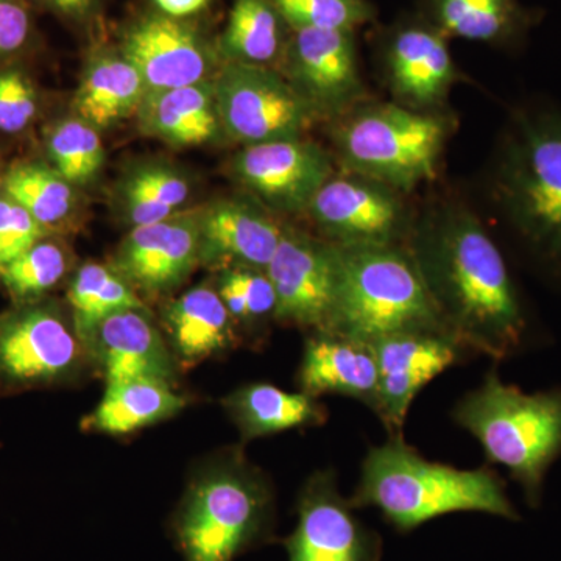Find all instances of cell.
Here are the masks:
<instances>
[{
  "mask_svg": "<svg viewBox=\"0 0 561 561\" xmlns=\"http://www.w3.org/2000/svg\"><path fill=\"white\" fill-rule=\"evenodd\" d=\"M41 2L62 16L83 18L90 13L98 0H41Z\"/></svg>",
  "mask_w": 561,
  "mask_h": 561,
  "instance_id": "cell-40",
  "label": "cell"
},
{
  "mask_svg": "<svg viewBox=\"0 0 561 561\" xmlns=\"http://www.w3.org/2000/svg\"><path fill=\"white\" fill-rule=\"evenodd\" d=\"M420 13L448 38L505 50L522 49L542 14L522 0H423Z\"/></svg>",
  "mask_w": 561,
  "mask_h": 561,
  "instance_id": "cell-23",
  "label": "cell"
},
{
  "mask_svg": "<svg viewBox=\"0 0 561 561\" xmlns=\"http://www.w3.org/2000/svg\"><path fill=\"white\" fill-rule=\"evenodd\" d=\"M284 25L287 22L273 0H234L221 38V54L227 61L273 68L289 41L284 39Z\"/></svg>",
  "mask_w": 561,
  "mask_h": 561,
  "instance_id": "cell-28",
  "label": "cell"
},
{
  "mask_svg": "<svg viewBox=\"0 0 561 561\" xmlns=\"http://www.w3.org/2000/svg\"><path fill=\"white\" fill-rule=\"evenodd\" d=\"M337 249V290L328 332L367 343L401 332L453 337L405 245Z\"/></svg>",
  "mask_w": 561,
  "mask_h": 561,
  "instance_id": "cell-7",
  "label": "cell"
},
{
  "mask_svg": "<svg viewBox=\"0 0 561 561\" xmlns=\"http://www.w3.org/2000/svg\"><path fill=\"white\" fill-rule=\"evenodd\" d=\"M216 290L236 324L250 327L275 320L276 295L265 271L224 268L217 278Z\"/></svg>",
  "mask_w": 561,
  "mask_h": 561,
  "instance_id": "cell-35",
  "label": "cell"
},
{
  "mask_svg": "<svg viewBox=\"0 0 561 561\" xmlns=\"http://www.w3.org/2000/svg\"><path fill=\"white\" fill-rule=\"evenodd\" d=\"M348 500L356 511L376 508L400 534L460 512L522 519L496 471L489 467L459 470L424 459L402 435L370 448Z\"/></svg>",
  "mask_w": 561,
  "mask_h": 561,
  "instance_id": "cell-3",
  "label": "cell"
},
{
  "mask_svg": "<svg viewBox=\"0 0 561 561\" xmlns=\"http://www.w3.org/2000/svg\"><path fill=\"white\" fill-rule=\"evenodd\" d=\"M38 114V94L20 69L0 70V131H24Z\"/></svg>",
  "mask_w": 561,
  "mask_h": 561,
  "instance_id": "cell-36",
  "label": "cell"
},
{
  "mask_svg": "<svg viewBox=\"0 0 561 561\" xmlns=\"http://www.w3.org/2000/svg\"><path fill=\"white\" fill-rule=\"evenodd\" d=\"M50 168L72 186L90 184L105 162V149L98 128L72 117L58 122L47 135Z\"/></svg>",
  "mask_w": 561,
  "mask_h": 561,
  "instance_id": "cell-32",
  "label": "cell"
},
{
  "mask_svg": "<svg viewBox=\"0 0 561 561\" xmlns=\"http://www.w3.org/2000/svg\"><path fill=\"white\" fill-rule=\"evenodd\" d=\"M92 368L105 383L157 379L176 386L180 365L147 308L125 309L81 332Z\"/></svg>",
  "mask_w": 561,
  "mask_h": 561,
  "instance_id": "cell-17",
  "label": "cell"
},
{
  "mask_svg": "<svg viewBox=\"0 0 561 561\" xmlns=\"http://www.w3.org/2000/svg\"><path fill=\"white\" fill-rule=\"evenodd\" d=\"M306 213L321 239L342 249L404 247L415 219L401 192L345 171L321 186Z\"/></svg>",
  "mask_w": 561,
  "mask_h": 561,
  "instance_id": "cell-10",
  "label": "cell"
},
{
  "mask_svg": "<svg viewBox=\"0 0 561 561\" xmlns=\"http://www.w3.org/2000/svg\"><path fill=\"white\" fill-rule=\"evenodd\" d=\"M378 362L376 415L390 437L402 435L416 394L460 359L463 346L435 332H401L371 342Z\"/></svg>",
  "mask_w": 561,
  "mask_h": 561,
  "instance_id": "cell-16",
  "label": "cell"
},
{
  "mask_svg": "<svg viewBox=\"0 0 561 561\" xmlns=\"http://www.w3.org/2000/svg\"><path fill=\"white\" fill-rule=\"evenodd\" d=\"M190 183L162 164L142 165L125 180L122 205L133 228L171 219L190 197Z\"/></svg>",
  "mask_w": 561,
  "mask_h": 561,
  "instance_id": "cell-30",
  "label": "cell"
},
{
  "mask_svg": "<svg viewBox=\"0 0 561 561\" xmlns=\"http://www.w3.org/2000/svg\"><path fill=\"white\" fill-rule=\"evenodd\" d=\"M275 493L241 448L203 465L184 491L172 530L184 561H234L271 540Z\"/></svg>",
  "mask_w": 561,
  "mask_h": 561,
  "instance_id": "cell-4",
  "label": "cell"
},
{
  "mask_svg": "<svg viewBox=\"0 0 561 561\" xmlns=\"http://www.w3.org/2000/svg\"><path fill=\"white\" fill-rule=\"evenodd\" d=\"M297 382L302 393L342 394L364 402L373 413L378 401V362L371 343L335 334L311 332L306 339Z\"/></svg>",
  "mask_w": 561,
  "mask_h": 561,
  "instance_id": "cell-21",
  "label": "cell"
},
{
  "mask_svg": "<svg viewBox=\"0 0 561 561\" xmlns=\"http://www.w3.org/2000/svg\"><path fill=\"white\" fill-rule=\"evenodd\" d=\"M453 128L442 110L365 101L332 119L331 138L343 171L409 194L437 176Z\"/></svg>",
  "mask_w": 561,
  "mask_h": 561,
  "instance_id": "cell-6",
  "label": "cell"
},
{
  "mask_svg": "<svg viewBox=\"0 0 561 561\" xmlns=\"http://www.w3.org/2000/svg\"><path fill=\"white\" fill-rule=\"evenodd\" d=\"M283 58L290 81L320 119H335L368 101L356 33L290 28Z\"/></svg>",
  "mask_w": 561,
  "mask_h": 561,
  "instance_id": "cell-14",
  "label": "cell"
},
{
  "mask_svg": "<svg viewBox=\"0 0 561 561\" xmlns=\"http://www.w3.org/2000/svg\"><path fill=\"white\" fill-rule=\"evenodd\" d=\"M265 273L275 289L276 321L311 332L330 331L337 290V245L284 227Z\"/></svg>",
  "mask_w": 561,
  "mask_h": 561,
  "instance_id": "cell-13",
  "label": "cell"
},
{
  "mask_svg": "<svg viewBox=\"0 0 561 561\" xmlns=\"http://www.w3.org/2000/svg\"><path fill=\"white\" fill-rule=\"evenodd\" d=\"M232 173L262 205L298 214L306 213L335 169L319 144L297 138L243 147L232 160Z\"/></svg>",
  "mask_w": 561,
  "mask_h": 561,
  "instance_id": "cell-15",
  "label": "cell"
},
{
  "mask_svg": "<svg viewBox=\"0 0 561 561\" xmlns=\"http://www.w3.org/2000/svg\"><path fill=\"white\" fill-rule=\"evenodd\" d=\"M2 192L28 210L47 231L68 219L76 198L72 184L50 165L35 162L11 168L2 179Z\"/></svg>",
  "mask_w": 561,
  "mask_h": 561,
  "instance_id": "cell-31",
  "label": "cell"
},
{
  "mask_svg": "<svg viewBox=\"0 0 561 561\" xmlns=\"http://www.w3.org/2000/svg\"><path fill=\"white\" fill-rule=\"evenodd\" d=\"M153 3L164 16L184 20L205 9L209 0H153Z\"/></svg>",
  "mask_w": 561,
  "mask_h": 561,
  "instance_id": "cell-39",
  "label": "cell"
},
{
  "mask_svg": "<svg viewBox=\"0 0 561 561\" xmlns=\"http://www.w3.org/2000/svg\"><path fill=\"white\" fill-rule=\"evenodd\" d=\"M146 94L142 77L124 55L101 54L84 70L73 110L99 130L138 113Z\"/></svg>",
  "mask_w": 561,
  "mask_h": 561,
  "instance_id": "cell-27",
  "label": "cell"
},
{
  "mask_svg": "<svg viewBox=\"0 0 561 561\" xmlns=\"http://www.w3.org/2000/svg\"><path fill=\"white\" fill-rule=\"evenodd\" d=\"M68 305L80 335L111 313L147 308L116 268L98 262H87L73 273L68 287Z\"/></svg>",
  "mask_w": 561,
  "mask_h": 561,
  "instance_id": "cell-29",
  "label": "cell"
},
{
  "mask_svg": "<svg viewBox=\"0 0 561 561\" xmlns=\"http://www.w3.org/2000/svg\"><path fill=\"white\" fill-rule=\"evenodd\" d=\"M162 332L180 368L224 356L238 343L234 320L216 287L184 291L162 309Z\"/></svg>",
  "mask_w": 561,
  "mask_h": 561,
  "instance_id": "cell-22",
  "label": "cell"
},
{
  "mask_svg": "<svg viewBox=\"0 0 561 561\" xmlns=\"http://www.w3.org/2000/svg\"><path fill=\"white\" fill-rule=\"evenodd\" d=\"M138 117L144 133L173 146H201L221 130L209 80L176 90L147 91Z\"/></svg>",
  "mask_w": 561,
  "mask_h": 561,
  "instance_id": "cell-26",
  "label": "cell"
},
{
  "mask_svg": "<svg viewBox=\"0 0 561 561\" xmlns=\"http://www.w3.org/2000/svg\"><path fill=\"white\" fill-rule=\"evenodd\" d=\"M405 249L465 350L502 360L523 348L526 305L500 247L465 203L437 202L415 216Z\"/></svg>",
  "mask_w": 561,
  "mask_h": 561,
  "instance_id": "cell-1",
  "label": "cell"
},
{
  "mask_svg": "<svg viewBox=\"0 0 561 561\" xmlns=\"http://www.w3.org/2000/svg\"><path fill=\"white\" fill-rule=\"evenodd\" d=\"M453 420L481 443L490 463L511 472L527 504L540 507L546 474L561 457V389L524 393L489 371L457 402Z\"/></svg>",
  "mask_w": 561,
  "mask_h": 561,
  "instance_id": "cell-5",
  "label": "cell"
},
{
  "mask_svg": "<svg viewBox=\"0 0 561 561\" xmlns=\"http://www.w3.org/2000/svg\"><path fill=\"white\" fill-rule=\"evenodd\" d=\"M243 442L301 427L323 426L328 411L317 398L286 391L273 383L254 382L232 390L221 400Z\"/></svg>",
  "mask_w": 561,
  "mask_h": 561,
  "instance_id": "cell-24",
  "label": "cell"
},
{
  "mask_svg": "<svg viewBox=\"0 0 561 561\" xmlns=\"http://www.w3.org/2000/svg\"><path fill=\"white\" fill-rule=\"evenodd\" d=\"M297 516V526L283 540L289 561H381V537L357 518L335 471L313 472L305 482Z\"/></svg>",
  "mask_w": 561,
  "mask_h": 561,
  "instance_id": "cell-12",
  "label": "cell"
},
{
  "mask_svg": "<svg viewBox=\"0 0 561 561\" xmlns=\"http://www.w3.org/2000/svg\"><path fill=\"white\" fill-rule=\"evenodd\" d=\"M121 54L138 70L147 91L176 90L208 80L213 62L201 36L164 14L136 22L125 35Z\"/></svg>",
  "mask_w": 561,
  "mask_h": 561,
  "instance_id": "cell-19",
  "label": "cell"
},
{
  "mask_svg": "<svg viewBox=\"0 0 561 561\" xmlns=\"http://www.w3.org/2000/svg\"><path fill=\"white\" fill-rule=\"evenodd\" d=\"M69 264L65 247L44 238L0 271V283L14 302L43 300L68 275Z\"/></svg>",
  "mask_w": 561,
  "mask_h": 561,
  "instance_id": "cell-33",
  "label": "cell"
},
{
  "mask_svg": "<svg viewBox=\"0 0 561 561\" xmlns=\"http://www.w3.org/2000/svg\"><path fill=\"white\" fill-rule=\"evenodd\" d=\"M197 265V214L192 213L133 228L121 243L113 267L136 294L158 298L179 289Z\"/></svg>",
  "mask_w": 561,
  "mask_h": 561,
  "instance_id": "cell-18",
  "label": "cell"
},
{
  "mask_svg": "<svg viewBox=\"0 0 561 561\" xmlns=\"http://www.w3.org/2000/svg\"><path fill=\"white\" fill-rule=\"evenodd\" d=\"M491 203L527 254L561 276V108L531 99L512 110L494 151Z\"/></svg>",
  "mask_w": 561,
  "mask_h": 561,
  "instance_id": "cell-2",
  "label": "cell"
},
{
  "mask_svg": "<svg viewBox=\"0 0 561 561\" xmlns=\"http://www.w3.org/2000/svg\"><path fill=\"white\" fill-rule=\"evenodd\" d=\"M91 371L72 312L58 302H14L0 313V393L73 386Z\"/></svg>",
  "mask_w": 561,
  "mask_h": 561,
  "instance_id": "cell-8",
  "label": "cell"
},
{
  "mask_svg": "<svg viewBox=\"0 0 561 561\" xmlns=\"http://www.w3.org/2000/svg\"><path fill=\"white\" fill-rule=\"evenodd\" d=\"M46 236V228L28 210L0 194V271Z\"/></svg>",
  "mask_w": 561,
  "mask_h": 561,
  "instance_id": "cell-37",
  "label": "cell"
},
{
  "mask_svg": "<svg viewBox=\"0 0 561 561\" xmlns=\"http://www.w3.org/2000/svg\"><path fill=\"white\" fill-rule=\"evenodd\" d=\"M273 3L290 28L356 33L378 18L371 0H273Z\"/></svg>",
  "mask_w": 561,
  "mask_h": 561,
  "instance_id": "cell-34",
  "label": "cell"
},
{
  "mask_svg": "<svg viewBox=\"0 0 561 561\" xmlns=\"http://www.w3.org/2000/svg\"><path fill=\"white\" fill-rule=\"evenodd\" d=\"M213 84L221 130L243 146L302 138L320 121L311 103L271 66L227 61Z\"/></svg>",
  "mask_w": 561,
  "mask_h": 561,
  "instance_id": "cell-9",
  "label": "cell"
},
{
  "mask_svg": "<svg viewBox=\"0 0 561 561\" xmlns=\"http://www.w3.org/2000/svg\"><path fill=\"white\" fill-rule=\"evenodd\" d=\"M197 214L198 260L214 271L245 267L265 271L284 227L247 201H220Z\"/></svg>",
  "mask_w": 561,
  "mask_h": 561,
  "instance_id": "cell-20",
  "label": "cell"
},
{
  "mask_svg": "<svg viewBox=\"0 0 561 561\" xmlns=\"http://www.w3.org/2000/svg\"><path fill=\"white\" fill-rule=\"evenodd\" d=\"M378 62L393 102L412 110L440 111L461 80L448 36L420 11L383 28Z\"/></svg>",
  "mask_w": 561,
  "mask_h": 561,
  "instance_id": "cell-11",
  "label": "cell"
},
{
  "mask_svg": "<svg viewBox=\"0 0 561 561\" xmlns=\"http://www.w3.org/2000/svg\"><path fill=\"white\" fill-rule=\"evenodd\" d=\"M32 21L22 0H0V60L18 54L31 38Z\"/></svg>",
  "mask_w": 561,
  "mask_h": 561,
  "instance_id": "cell-38",
  "label": "cell"
},
{
  "mask_svg": "<svg viewBox=\"0 0 561 561\" xmlns=\"http://www.w3.org/2000/svg\"><path fill=\"white\" fill-rule=\"evenodd\" d=\"M0 187H2V180H0Z\"/></svg>",
  "mask_w": 561,
  "mask_h": 561,
  "instance_id": "cell-41",
  "label": "cell"
},
{
  "mask_svg": "<svg viewBox=\"0 0 561 561\" xmlns=\"http://www.w3.org/2000/svg\"><path fill=\"white\" fill-rule=\"evenodd\" d=\"M190 398L176 386L157 379H127L106 383L98 408L81 420V430L124 437L179 415Z\"/></svg>",
  "mask_w": 561,
  "mask_h": 561,
  "instance_id": "cell-25",
  "label": "cell"
}]
</instances>
